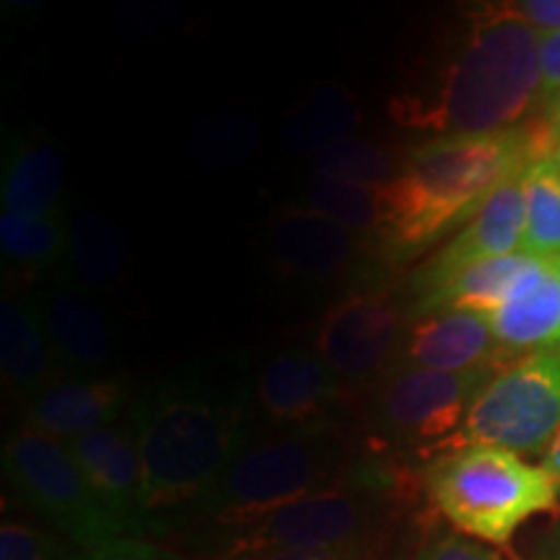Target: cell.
Segmentation results:
<instances>
[{
  "mask_svg": "<svg viewBox=\"0 0 560 560\" xmlns=\"http://www.w3.org/2000/svg\"><path fill=\"white\" fill-rule=\"evenodd\" d=\"M540 81L542 102L560 96V32L540 34Z\"/></svg>",
  "mask_w": 560,
  "mask_h": 560,
  "instance_id": "obj_31",
  "label": "cell"
},
{
  "mask_svg": "<svg viewBox=\"0 0 560 560\" xmlns=\"http://www.w3.org/2000/svg\"><path fill=\"white\" fill-rule=\"evenodd\" d=\"M499 369H389L374 395L376 429L400 444H431L439 452L462 429L475 397Z\"/></svg>",
  "mask_w": 560,
  "mask_h": 560,
  "instance_id": "obj_9",
  "label": "cell"
},
{
  "mask_svg": "<svg viewBox=\"0 0 560 560\" xmlns=\"http://www.w3.org/2000/svg\"><path fill=\"white\" fill-rule=\"evenodd\" d=\"M128 384L115 376L68 374L47 384L26 408V425L47 436L70 441L117 423L130 410Z\"/></svg>",
  "mask_w": 560,
  "mask_h": 560,
  "instance_id": "obj_16",
  "label": "cell"
},
{
  "mask_svg": "<svg viewBox=\"0 0 560 560\" xmlns=\"http://www.w3.org/2000/svg\"><path fill=\"white\" fill-rule=\"evenodd\" d=\"M306 208L317 210L359 236L371 234V231L380 234L384 223L382 190L342 179L314 177L306 187Z\"/></svg>",
  "mask_w": 560,
  "mask_h": 560,
  "instance_id": "obj_25",
  "label": "cell"
},
{
  "mask_svg": "<svg viewBox=\"0 0 560 560\" xmlns=\"http://www.w3.org/2000/svg\"><path fill=\"white\" fill-rule=\"evenodd\" d=\"M503 355L486 314L446 310L410 319L395 366L472 371L501 366Z\"/></svg>",
  "mask_w": 560,
  "mask_h": 560,
  "instance_id": "obj_14",
  "label": "cell"
},
{
  "mask_svg": "<svg viewBox=\"0 0 560 560\" xmlns=\"http://www.w3.org/2000/svg\"><path fill=\"white\" fill-rule=\"evenodd\" d=\"M516 9L540 34L560 32V0H524Z\"/></svg>",
  "mask_w": 560,
  "mask_h": 560,
  "instance_id": "obj_32",
  "label": "cell"
},
{
  "mask_svg": "<svg viewBox=\"0 0 560 560\" xmlns=\"http://www.w3.org/2000/svg\"><path fill=\"white\" fill-rule=\"evenodd\" d=\"M0 459L13 495L75 550L89 552L130 537L96 499L66 441L21 425L5 436Z\"/></svg>",
  "mask_w": 560,
  "mask_h": 560,
  "instance_id": "obj_7",
  "label": "cell"
},
{
  "mask_svg": "<svg viewBox=\"0 0 560 560\" xmlns=\"http://www.w3.org/2000/svg\"><path fill=\"white\" fill-rule=\"evenodd\" d=\"M355 120H359V115H355L353 102L346 91L325 89L304 104L301 115L291 120L285 136L301 151H319L322 145L346 138Z\"/></svg>",
  "mask_w": 560,
  "mask_h": 560,
  "instance_id": "obj_27",
  "label": "cell"
},
{
  "mask_svg": "<svg viewBox=\"0 0 560 560\" xmlns=\"http://www.w3.org/2000/svg\"><path fill=\"white\" fill-rule=\"evenodd\" d=\"M550 138L552 130L522 125L495 136L431 138L412 149L400 177L382 190L387 255L405 262L459 231L511 174L556 153Z\"/></svg>",
  "mask_w": 560,
  "mask_h": 560,
  "instance_id": "obj_2",
  "label": "cell"
},
{
  "mask_svg": "<svg viewBox=\"0 0 560 560\" xmlns=\"http://www.w3.org/2000/svg\"><path fill=\"white\" fill-rule=\"evenodd\" d=\"M58 353L34 306L19 299L0 301V371L3 384L30 402L47 384L58 380Z\"/></svg>",
  "mask_w": 560,
  "mask_h": 560,
  "instance_id": "obj_19",
  "label": "cell"
},
{
  "mask_svg": "<svg viewBox=\"0 0 560 560\" xmlns=\"http://www.w3.org/2000/svg\"><path fill=\"white\" fill-rule=\"evenodd\" d=\"M66 444L102 506L130 537H145L143 465L130 420H117Z\"/></svg>",
  "mask_w": 560,
  "mask_h": 560,
  "instance_id": "obj_13",
  "label": "cell"
},
{
  "mask_svg": "<svg viewBox=\"0 0 560 560\" xmlns=\"http://www.w3.org/2000/svg\"><path fill=\"white\" fill-rule=\"evenodd\" d=\"M128 420L143 465L145 537L170 535L187 527L249 441V389L219 366H185L140 392Z\"/></svg>",
  "mask_w": 560,
  "mask_h": 560,
  "instance_id": "obj_1",
  "label": "cell"
},
{
  "mask_svg": "<svg viewBox=\"0 0 560 560\" xmlns=\"http://www.w3.org/2000/svg\"><path fill=\"white\" fill-rule=\"evenodd\" d=\"M355 467L346 465L340 446L327 433H252L187 527L192 537L244 527L304 495L338 486Z\"/></svg>",
  "mask_w": 560,
  "mask_h": 560,
  "instance_id": "obj_6",
  "label": "cell"
},
{
  "mask_svg": "<svg viewBox=\"0 0 560 560\" xmlns=\"http://www.w3.org/2000/svg\"><path fill=\"white\" fill-rule=\"evenodd\" d=\"M522 172H514L503 185L486 200L478 213L462 226L450 242L423 265H418L408 280V312L416 314L433 296H439L454 278L475 265L495 260V257L522 252L524 240V190Z\"/></svg>",
  "mask_w": 560,
  "mask_h": 560,
  "instance_id": "obj_11",
  "label": "cell"
},
{
  "mask_svg": "<svg viewBox=\"0 0 560 560\" xmlns=\"http://www.w3.org/2000/svg\"><path fill=\"white\" fill-rule=\"evenodd\" d=\"M552 262H556V265H558V268H560V260H552Z\"/></svg>",
  "mask_w": 560,
  "mask_h": 560,
  "instance_id": "obj_38",
  "label": "cell"
},
{
  "mask_svg": "<svg viewBox=\"0 0 560 560\" xmlns=\"http://www.w3.org/2000/svg\"><path fill=\"white\" fill-rule=\"evenodd\" d=\"M0 560H83L58 532L24 520H3L0 527Z\"/></svg>",
  "mask_w": 560,
  "mask_h": 560,
  "instance_id": "obj_28",
  "label": "cell"
},
{
  "mask_svg": "<svg viewBox=\"0 0 560 560\" xmlns=\"http://www.w3.org/2000/svg\"><path fill=\"white\" fill-rule=\"evenodd\" d=\"M361 236L312 208H285L268 229V252L283 276L327 280L361 255Z\"/></svg>",
  "mask_w": 560,
  "mask_h": 560,
  "instance_id": "obj_15",
  "label": "cell"
},
{
  "mask_svg": "<svg viewBox=\"0 0 560 560\" xmlns=\"http://www.w3.org/2000/svg\"><path fill=\"white\" fill-rule=\"evenodd\" d=\"M552 156H556V164L560 166V140L556 143V153H552Z\"/></svg>",
  "mask_w": 560,
  "mask_h": 560,
  "instance_id": "obj_37",
  "label": "cell"
},
{
  "mask_svg": "<svg viewBox=\"0 0 560 560\" xmlns=\"http://www.w3.org/2000/svg\"><path fill=\"white\" fill-rule=\"evenodd\" d=\"M66 255L83 289L104 291L120 278L128 260V242L117 221L102 213H81L70 221Z\"/></svg>",
  "mask_w": 560,
  "mask_h": 560,
  "instance_id": "obj_21",
  "label": "cell"
},
{
  "mask_svg": "<svg viewBox=\"0 0 560 560\" xmlns=\"http://www.w3.org/2000/svg\"><path fill=\"white\" fill-rule=\"evenodd\" d=\"M247 560H371V550H289Z\"/></svg>",
  "mask_w": 560,
  "mask_h": 560,
  "instance_id": "obj_33",
  "label": "cell"
},
{
  "mask_svg": "<svg viewBox=\"0 0 560 560\" xmlns=\"http://www.w3.org/2000/svg\"><path fill=\"white\" fill-rule=\"evenodd\" d=\"M402 164L405 159H397V153L387 145L350 136L322 145L312 156L314 177L353 182V185L374 187V190H387L392 182L400 177Z\"/></svg>",
  "mask_w": 560,
  "mask_h": 560,
  "instance_id": "obj_24",
  "label": "cell"
},
{
  "mask_svg": "<svg viewBox=\"0 0 560 560\" xmlns=\"http://www.w3.org/2000/svg\"><path fill=\"white\" fill-rule=\"evenodd\" d=\"M548 560H560V524L552 532V540H550V550H548Z\"/></svg>",
  "mask_w": 560,
  "mask_h": 560,
  "instance_id": "obj_36",
  "label": "cell"
},
{
  "mask_svg": "<svg viewBox=\"0 0 560 560\" xmlns=\"http://www.w3.org/2000/svg\"><path fill=\"white\" fill-rule=\"evenodd\" d=\"M408 325V301L392 291H350L322 314L314 350L346 387H353L382 380L395 366Z\"/></svg>",
  "mask_w": 560,
  "mask_h": 560,
  "instance_id": "obj_10",
  "label": "cell"
},
{
  "mask_svg": "<svg viewBox=\"0 0 560 560\" xmlns=\"http://www.w3.org/2000/svg\"><path fill=\"white\" fill-rule=\"evenodd\" d=\"M540 467L550 475L552 482H556V488L560 490V431L556 433V439L548 444V450L542 452Z\"/></svg>",
  "mask_w": 560,
  "mask_h": 560,
  "instance_id": "obj_34",
  "label": "cell"
},
{
  "mask_svg": "<svg viewBox=\"0 0 560 560\" xmlns=\"http://www.w3.org/2000/svg\"><path fill=\"white\" fill-rule=\"evenodd\" d=\"M346 384L314 348H280L255 384L257 412L270 431L322 436L342 410Z\"/></svg>",
  "mask_w": 560,
  "mask_h": 560,
  "instance_id": "obj_12",
  "label": "cell"
},
{
  "mask_svg": "<svg viewBox=\"0 0 560 560\" xmlns=\"http://www.w3.org/2000/svg\"><path fill=\"white\" fill-rule=\"evenodd\" d=\"M495 338L509 355L560 350V268L532 260L506 299L488 314Z\"/></svg>",
  "mask_w": 560,
  "mask_h": 560,
  "instance_id": "obj_18",
  "label": "cell"
},
{
  "mask_svg": "<svg viewBox=\"0 0 560 560\" xmlns=\"http://www.w3.org/2000/svg\"><path fill=\"white\" fill-rule=\"evenodd\" d=\"M542 100L540 32L516 3L475 11L457 52L425 96L395 109L402 125L446 136H495L522 128Z\"/></svg>",
  "mask_w": 560,
  "mask_h": 560,
  "instance_id": "obj_3",
  "label": "cell"
},
{
  "mask_svg": "<svg viewBox=\"0 0 560 560\" xmlns=\"http://www.w3.org/2000/svg\"><path fill=\"white\" fill-rule=\"evenodd\" d=\"M68 229L62 215L58 219H21L0 213V252L13 265L24 268H47L60 262L68 252Z\"/></svg>",
  "mask_w": 560,
  "mask_h": 560,
  "instance_id": "obj_26",
  "label": "cell"
},
{
  "mask_svg": "<svg viewBox=\"0 0 560 560\" xmlns=\"http://www.w3.org/2000/svg\"><path fill=\"white\" fill-rule=\"evenodd\" d=\"M560 431V350L527 353L493 374L475 397L462 429L441 452L495 446L514 454L545 452Z\"/></svg>",
  "mask_w": 560,
  "mask_h": 560,
  "instance_id": "obj_8",
  "label": "cell"
},
{
  "mask_svg": "<svg viewBox=\"0 0 560 560\" xmlns=\"http://www.w3.org/2000/svg\"><path fill=\"white\" fill-rule=\"evenodd\" d=\"M522 252L537 260H560V166L556 156L532 159L522 172Z\"/></svg>",
  "mask_w": 560,
  "mask_h": 560,
  "instance_id": "obj_23",
  "label": "cell"
},
{
  "mask_svg": "<svg viewBox=\"0 0 560 560\" xmlns=\"http://www.w3.org/2000/svg\"><path fill=\"white\" fill-rule=\"evenodd\" d=\"M83 560H192L151 537H117L102 548L83 552Z\"/></svg>",
  "mask_w": 560,
  "mask_h": 560,
  "instance_id": "obj_30",
  "label": "cell"
},
{
  "mask_svg": "<svg viewBox=\"0 0 560 560\" xmlns=\"http://www.w3.org/2000/svg\"><path fill=\"white\" fill-rule=\"evenodd\" d=\"M412 560H503L499 552L490 550L486 542L462 532H439L431 540L420 545L418 556Z\"/></svg>",
  "mask_w": 560,
  "mask_h": 560,
  "instance_id": "obj_29",
  "label": "cell"
},
{
  "mask_svg": "<svg viewBox=\"0 0 560 560\" xmlns=\"http://www.w3.org/2000/svg\"><path fill=\"white\" fill-rule=\"evenodd\" d=\"M389 516V475L359 465L338 486L304 495L244 527L202 535L195 548L213 560H247L289 550H371Z\"/></svg>",
  "mask_w": 560,
  "mask_h": 560,
  "instance_id": "obj_4",
  "label": "cell"
},
{
  "mask_svg": "<svg viewBox=\"0 0 560 560\" xmlns=\"http://www.w3.org/2000/svg\"><path fill=\"white\" fill-rule=\"evenodd\" d=\"M550 130L556 132V138L560 140V96L550 102Z\"/></svg>",
  "mask_w": 560,
  "mask_h": 560,
  "instance_id": "obj_35",
  "label": "cell"
},
{
  "mask_svg": "<svg viewBox=\"0 0 560 560\" xmlns=\"http://www.w3.org/2000/svg\"><path fill=\"white\" fill-rule=\"evenodd\" d=\"M423 490L462 535L506 545L532 516L556 509L560 490L540 465L495 446L441 452L423 467Z\"/></svg>",
  "mask_w": 560,
  "mask_h": 560,
  "instance_id": "obj_5",
  "label": "cell"
},
{
  "mask_svg": "<svg viewBox=\"0 0 560 560\" xmlns=\"http://www.w3.org/2000/svg\"><path fill=\"white\" fill-rule=\"evenodd\" d=\"M66 185V159L45 140H21L5 159L3 213L21 219H58Z\"/></svg>",
  "mask_w": 560,
  "mask_h": 560,
  "instance_id": "obj_20",
  "label": "cell"
},
{
  "mask_svg": "<svg viewBox=\"0 0 560 560\" xmlns=\"http://www.w3.org/2000/svg\"><path fill=\"white\" fill-rule=\"evenodd\" d=\"M532 260H535V257L527 255V252H514V255L495 257V260L475 265V268L465 270L462 276L454 278L439 296H433L429 301V304L420 306L416 314H410V319L446 310L478 312L488 317V314L506 299V293L514 289V283L522 278V272L529 268Z\"/></svg>",
  "mask_w": 560,
  "mask_h": 560,
  "instance_id": "obj_22",
  "label": "cell"
},
{
  "mask_svg": "<svg viewBox=\"0 0 560 560\" xmlns=\"http://www.w3.org/2000/svg\"><path fill=\"white\" fill-rule=\"evenodd\" d=\"M62 369L70 374L100 376L115 361L117 330L109 314L86 293L73 289L45 291L34 306Z\"/></svg>",
  "mask_w": 560,
  "mask_h": 560,
  "instance_id": "obj_17",
  "label": "cell"
}]
</instances>
